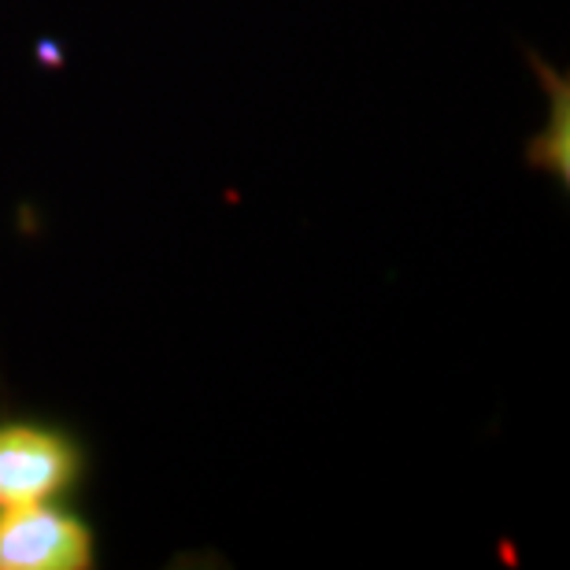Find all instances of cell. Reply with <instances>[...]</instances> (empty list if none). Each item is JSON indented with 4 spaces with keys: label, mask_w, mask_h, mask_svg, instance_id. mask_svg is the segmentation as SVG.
Returning a JSON list of instances; mask_svg holds the SVG:
<instances>
[{
    "label": "cell",
    "mask_w": 570,
    "mask_h": 570,
    "mask_svg": "<svg viewBox=\"0 0 570 570\" xmlns=\"http://www.w3.org/2000/svg\"><path fill=\"white\" fill-rule=\"evenodd\" d=\"M78 466V449L60 430L33 423L0 426V508L56 500L71 489Z\"/></svg>",
    "instance_id": "7a4b0ae2"
},
{
    "label": "cell",
    "mask_w": 570,
    "mask_h": 570,
    "mask_svg": "<svg viewBox=\"0 0 570 570\" xmlns=\"http://www.w3.org/2000/svg\"><path fill=\"white\" fill-rule=\"evenodd\" d=\"M94 533L56 500L0 508V570H86Z\"/></svg>",
    "instance_id": "6da1fadb"
}]
</instances>
